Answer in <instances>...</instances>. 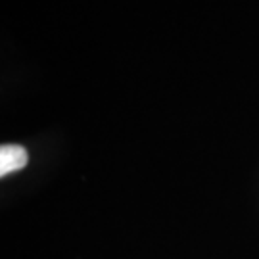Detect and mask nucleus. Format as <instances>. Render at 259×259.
<instances>
[{
    "instance_id": "f257e3e1",
    "label": "nucleus",
    "mask_w": 259,
    "mask_h": 259,
    "mask_svg": "<svg viewBox=\"0 0 259 259\" xmlns=\"http://www.w3.org/2000/svg\"><path fill=\"white\" fill-rule=\"evenodd\" d=\"M27 165V150L16 144H4L0 148V175L6 177L8 173L19 171Z\"/></svg>"
}]
</instances>
